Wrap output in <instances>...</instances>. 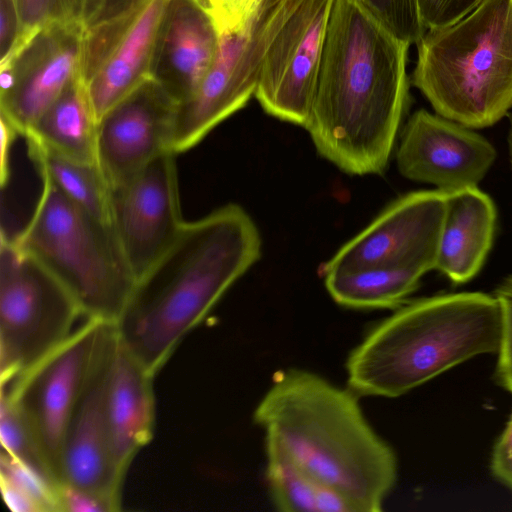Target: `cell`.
Returning a JSON list of instances; mask_svg holds the SVG:
<instances>
[{
	"label": "cell",
	"mask_w": 512,
	"mask_h": 512,
	"mask_svg": "<svg viewBox=\"0 0 512 512\" xmlns=\"http://www.w3.org/2000/svg\"><path fill=\"white\" fill-rule=\"evenodd\" d=\"M409 46L359 0H333L304 128L345 173L386 169L408 104Z\"/></svg>",
	"instance_id": "1"
},
{
	"label": "cell",
	"mask_w": 512,
	"mask_h": 512,
	"mask_svg": "<svg viewBox=\"0 0 512 512\" xmlns=\"http://www.w3.org/2000/svg\"><path fill=\"white\" fill-rule=\"evenodd\" d=\"M259 229L230 203L185 222L168 249L140 276L115 323L122 345L152 374L260 258Z\"/></svg>",
	"instance_id": "2"
},
{
	"label": "cell",
	"mask_w": 512,
	"mask_h": 512,
	"mask_svg": "<svg viewBox=\"0 0 512 512\" xmlns=\"http://www.w3.org/2000/svg\"><path fill=\"white\" fill-rule=\"evenodd\" d=\"M357 396L311 371L288 368L273 375L253 419L299 466L362 512H377L395 485L397 458Z\"/></svg>",
	"instance_id": "3"
},
{
	"label": "cell",
	"mask_w": 512,
	"mask_h": 512,
	"mask_svg": "<svg viewBox=\"0 0 512 512\" xmlns=\"http://www.w3.org/2000/svg\"><path fill=\"white\" fill-rule=\"evenodd\" d=\"M502 311L482 292L405 302L369 330L346 361L358 396L395 398L478 355L497 353Z\"/></svg>",
	"instance_id": "4"
},
{
	"label": "cell",
	"mask_w": 512,
	"mask_h": 512,
	"mask_svg": "<svg viewBox=\"0 0 512 512\" xmlns=\"http://www.w3.org/2000/svg\"><path fill=\"white\" fill-rule=\"evenodd\" d=\"M412 83L444 118L472 129L498 122L512 108V0H482L426 30Z\"/></svg>",
	"instance_id": "5"
},
{
	"label": "cell",
	"mask_w": 512,
	"mask_h": 512,
	"mask_svg": "<svg viewBox=\"0 0 512 512\" xmlns=\"http://www.w3.org/2000/svg\"><path fill=\"white\" fill-rule=\"evenodd\" d=\"M42 192L15 244L40 261L88 319L116 323L136 283L113 225L71 201L45 175Z\"/></svg>",
	"instance_id": "6"
},
{
	"label": "cell",
	"mask_w": 512,
	"mask_h": 512,
	"mask_svg": "<svg viewBox=\"0 0 512 512\" xmlns=\"http://www.w3.org/2000/svg\"><path fill=\"white\" fill-rule=\"evenodd\" d=\"M87 320L66 287L40 261L2 232L1 385L60 346Z\"/></svg>",
	"instance_id": "7"
},
{
	"label": "cell",
	"mask_w": 512,
	"mask_h": 512,
	"mask_svg": "<svg viewBox=\"0 0 512 512\" xmlns=\"http://www.w3.org/2000/svg\"><path fill=\"white\" fill-rule=\"evenodd\" d=\"M116 339L114 323L88 319L65 342L1 385L25 418L55 479L72 415L94 372Z\"/></svg>",
	"instance_id": "8"
},
{
	"label": "cell",
	"mask_w": 512,
	"mask_h": 512,
	"mask_svg": "<svg viewBox=\"0 0 512 512\" xmlns=\"http://www.w3.org/2000/svg\"><path fill=\"white\" fill-rule=\"evenodd\" d=\"M302 0H259L243 27L220 34L211 67L195 93L178 104L173 146L184 152L255 95L269 46Z\"/></svg>",
	"instance_id": "9"
},
{
	"label": "cell",
	"mask_w": 512,
	"mask_h": 512,
	"mask_svg": "<svg viewBox=\"0 0 512 512\" xmlns=\"http://www.w3.org/2000/svg\"><path fill=\"white\" fill-rule=\"evenodd\" d=\"M84 27L53 21L36 29L1 63L0 116L26 136L80 74Z\"/></svg>",
	"instance_id": "10"
},
{
	"label": "cell",
	"mask_w": 512,
	"mask_h": 512,
	"mask_svg": "<svg viewBox=\"0 0 512 512\" xmlns=\"http://www.w3.org/2000/svg\"><path fill=\"white\" fill-rule=\"evenodd\" d=\"M445 210L439 190L397 198L323 264L322 274L374 265L435 269Z\"/></svg>",
	"instance_id": "11"
},
{
	"label": "cell",
	"mask_w": 512,
	"mask_h": 512,
	"mask_svg": "<svg viewBox=\"0 0 512 512\" xmlns=\"http://www.w3.org/2000/svg\"><path fill=\"white\" fill-rule=\"evenodd\" d=\"M333 0H302L266 52L255 97L263 110L305 126L313 104Z\"/></svg>",
	"instance_id": "12"
},
{
	"label": "cell",
	"mask_w": 512,
	"mask_h": 512,
	"mask_svg": "<svg viewBox=\"0 0 512 512\" xmlns=\"http://www.w3.org/2000/svg\"><path fill=\"white\" fill-rule=\"evenodd\" d=\"M174 152L112 191V224L136 280L172 244L182 219Z\"/></svg>",
	"instance_id": "13"
},
{
	"label": "cell",
	"mask_w": 512,
	"mask_h": 512,
	"mask_svg": "<svg viewBox=\"0 0 512 512\" xmlns=\"http://www.w3.org/2000/svg\"><path fill=\"white\" fill-rule=\"evenodd\" d=\"M177 107L150 77L102 116L97 123V160L111 189L171 151Z\"/></svg>",
	"instance_id": "14"
},
{
	"label": "cell",
	"mask_w": 512,
	"mask_h": 512,
	"mask_svg": "<svg viewBox=\"0 0 512 512\" xmlns=\"http://www.w3.org/2000/svg\"><path fill=\"white\" fill-rule=\"evenodd\" d=\"M495 159L494 147L482 135L424 109L408 119L396 152L402 176L443 193L477 186Z\"/></svg>",
	"instance_id": "15"
},
{
	"label": "cell",
	"mask_w": 512,
	"mask_h": 512,
	"mask_svg": "<svg viewBox=\"0 0 512 512\" xmlns=\"http://www.w3.org/2000/svg\"><path fill=\"white\" fill-rule=\"evenodd\" d=\"M114 344L91 377L72 415L62 446L59 472L60 484L92 492L118 511L124 476L114 458L106 409Z\"/></svg>",
	"instance_id": "16"
},
{
	"label": "cell",
	"mask_w": 512,
	"mask_h": 512,
	"mask_svg": "<svg viewBox=\"0 0 512 512\" xmlns=\"http://www.w3.org/2000/svg\"><path fill=\"white\" fill-rule=\"evenodd\" d=\"M220 33L196 0H167L156 34L150 77L178 104L197 90L215 58Z\"/></svg>",
	"instance_id": "17"
},
{
	"label": "cell",
	"mask_w": 512,
	"mask_h": 512,
	"mask_svg": "<svg viewBox=\"0 0 512 512\" xmlns=\"http://www.w3.org/2000/svg\"><path fill=\"white\" fill-rule=\"evenodd\" d=\"M152 375L116 334L106 391V409L117 467L125 477L136 454L153 438L155 398Z\"/></svg>",
	"instance_id": "18"
},
{
	"label": "cell",
	"mask_w": 512,
	"mask_h": 512,
	"mask_svg": "<svg viewBox=\"0 0 512 512\" xmlns=\"http://www.w3.org/2000/svg\"><path fill=\"white\" fill-rule=\"evenodd\" d=\"M444 194L446 210L435 269L454 283H465L479 272L491 249L496 209L477 186Z\"/></svg>",
	"instance_id": "19"
},
{
	"label": "cell",
	"mask_w": 512,
	"mask_h": 512,
	"mask_svg": "<svg viewBox=\"0 0 512 512\" xmlns=\"http://www.w3.org/2000/svg\"><path fill=\"white\" fill-rule=\"evenodd\" d=\"M167 0H149L99 69L85 83L97 122L150 78L157 30Z\"/></svg>",
	"instance_id": "20"
},
{
	"label": "cell",
	"mask_w": 512,
	"mask_h": 512,
	"mask_svg": "<svg viewBox=\"0 0 512 512\" xmlns=\"http://www.w3.org/2000/svg\"><path fill=\"white\" fill-rule=\"evenodd\" d=\"M97 123L86 85L79 74L25 137L67 159L98 165Z\"/></svg>",
	"instance_id": "21"
},
{
	"label": "cell",
	"mask_w": 512,
	"mask_h": 512,
	"mask_svg": "<svg viewBox=\"0 0 512 512\" xmlns=\"http://www.w3.org/2000/svg\"><path fill=\"white\" fill-rule=\"evenodd\" d=\"M265 476L276 509L284 512H362L350 498L299 466L271 436Z\"/></svg>",
	"instance_id": "22"
},
{
	"label": "cell",
	"mask_w": 512,
	"mask_h": 512,
	"mask_svg": "<svg viewBox=\"0 0 512 512\" xmlns=\"http://www.w3.org/2000/svg\"><path fill=\"white\" fill-rule=\"evenodd\" d=\"M423 275L413 268L385 265L323 274L333 300L353 309H396L417 289Z\"/></svg>",
	"instance_id": "23"
},
{
	"label": "cell",
	"mask_w": 512,
	"mask_h": 512,
	"mask_svg": "<svg viewBox=\"0 0 512 512\" xmlns=\"http://www.w3.org/2000/svg\"><path fill=\"white\" fill-rule=\"evenodd\" d=\"M27 144L41 175L83 210L113 225L111 187L97 164L67 159L34 142Z\"/></svg>",
	"instance_id": "24"
},
{
	"label": "cell",
	"mask_w": 512,
	"mask_h": 512,
	"mask_svg": "<svg viewBox=\"0 0 512 512\" xmlns=\"http://www.w3.org/2000/svg\"><path fill=\"white\" fill-rule=\"evenodd\" d=\"M0 441L2 451L31 465L56 482L22 413L3 394L0 395Z\"/></svg>",
	"instance_id": "25"
},
{
	"label": "cell",
	"mask_w": 512,
	"mask_h": 512,
	"mask_svg": "<svg viewBox=\"0 0 512 512\" xmlns=\"http://www.w3.org/2000/svg\"><path fill=\"white\" fill-rule=\"evenodd\" d=\"M0 479L33 500L41 512H61L59 484L31 465L1 451Z\"/></svg>",
	"instance_id": "26"
},
{
	"label": "cell",
	"mask_w": 512,
	"mask_h": 512,
	"mask_svg": "<svg viewBox=\"0 0 512 512\" xmlns=\"http://www.w3.org/2000/svg\"><path fill=\"white\" fill-rule=\"evenodd\" d=\"M399 39L417 44L426 29L421 21L418 0H359Z\"/></svg>",
	"instance_id": "27"
},
{
	"label": "cell",
	"mask_w": 512,
	"mask_h": 512,
	"mask_svg": "<svg viewBox=\"0 0 512 512\" xmlns=\"http://www.w3.org/2000/svg\"><path fill=\"white\" fill-rule=\"evenodd\" d=\"M83 0H16L25 40L53 21H79Z\"/></svg>",
	"instance_id": "28"
},
{
	"label": "cell",
	"mask_w": 512,
	"mask_h": 512,
	"mask_svg": "<svg viewBox=\"0 0 512 512\" xmlns=\"http://www.w3.org/2000/svg\"><path fill=\"white\" fill-rule=\"evenodd\" d=\"M494 294L498 297L502 311V329L496 380L499 385L512 393V293L496 288Z\"/></svg>",
	"instance_id": "29"
},
{
	"label": "cell",
	"mask_w": 512,
	"mask_h": 512,
	"mask_svg": "<svg viewBox=\"0 0 512 512\" xmlns=\"http://www.w3.org/2000/svg\"><path fill=\"white\" fill-rule=\"evenodd\" d=\"M482 0H418L426 30L451 25L472 11Z\"/></svg>",
	"instance_id": "30"
},
{
	"label": "cell",
	"mask_w": 512,
	"mask_h": 512,
	"mask_svg": "<svg viewBox=\"0 0 512 512\" xmlns=\"http://www.w3.org/2000/svg\"><path fill=\"white\" fill-rule=\"evenodd\" d=\"M24 41L16 0H0V63L8 59Z\"/></svg>",
	"instance_id": "31"
},
{
	"label": "cell",
	"mask_w": 512,
	"mask_h": 512,
	"mask_svg": "<svg viewBox=\"0 0 512 512\" xmlns=\"http://www.w3.org/2000/svg\"><path fill=\"white\" fill-rule=\"evenodd\" d=\"M146 0H83L80 22L84 30L120 16Z\"/></svg>",
	"instance_id": "32"
},
{
	"label": "cell",
	"mask_w": 512,
	"mask_h": 512,
	"mask_svg": "<svg viewBox=\"0 0 512 512\" xmlns=\"http://www.w3.org/2000/svg\"><path fill=\"white\" fill-rule=\"evenodd\" d=\"M61 512H112L113 506L100 496L65 483L59 485Z\"/></svg>",
	"instance_id": "33"
},
{
	"label": "cell",
	"mask_w": 512,
	"mask_h": 512,
	"mask_svg": "<svg viewBox=\"0 0 512 512\" xmlns=\"http://www.w3.org/2000/svg\"><path fill=\"white\" fill-rule=\"evenodd\" d=\"M259 0H219L214 21L220 34L240 30Z\"/></svg>",
	"instance_id": "34"
},
{
	"label": "cell",
	"mask_w": 512,
	"mask_h": 512,
	"mask_svg": "<svg viewBox=\"0 0 512 512\" xmlns=\"http://www.w3.org/2000/svg\"><path fill=\"white\" fill-rule=\"evenodd\" d=\"M491 469L500 481L512 488V414L494 446Z\"/></svg>",
	"instance_id": "35"
},
{
	"label": "cell",
	"mask_w": 512,
	"mask_h": 512,
	"mask_svg": "<svg viewBox=\"0 0 512 512\" xmlns=\"http://www.w3.org/2000/svg\"><path fill=\"white\" fill-rule=\"evenodd\" d=\"M1 140H0V183L4 187L10 176V150L12 143L19 134L15 127L4 117L0 116Z\"/></svg>",
	"instance_id": "36"
},
{
	"label": "cell",
	"mask_w": 512,
	"mask_h": 512,
	"mask_svg": "<svg viewBox=\"0 0 512 512\" xmlns=\"http://www.w3.org/2000/svg\"><path fill=\"white\" fill-rule=\"evenodd\" d=\"M0 487L3 500L11 511L41 512L40 508L33 500H31L7 481L0 479Z\"/></svg>",
	"instance_id": "37"
},
{
	"label": "cell",
	"mask_w": 512,
	"mask_h": 512,
	"mask_svg": "<svg viewBox=\"0 0 512 512\" xmlns=\"http://www.w3.org/2000/svg\"><path fill=\"white\" fill-rule=\"evenodd\" d=\"M214 19L219 0H196Z\"/></svg>",
	"instance_id": "38"
},
{
	"label": "cell",
	"mask_w": 512,
	"mask_h": 512,
	"mask_svg": "<svg viewBox=\"0 0 512 512\" xmlns=\"http://www.w3.org/2000/svg\"><path fill=\"white\" fill-rule=\"evenodd\" d=\"M508 144H509V155H510V161L512 165V118L510 123V130L508 135Z\"/></svg>",
	"instance_id": "39"
}]
</instances>
